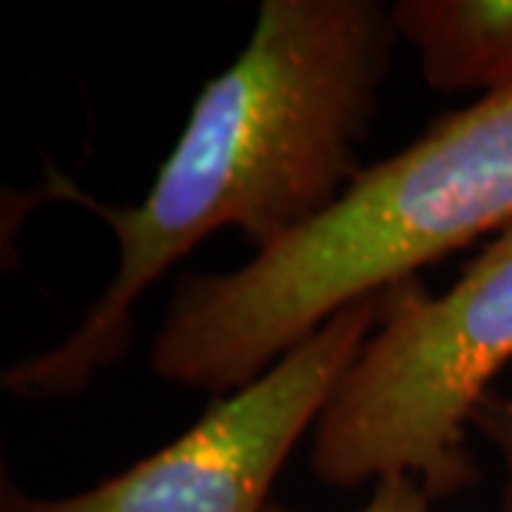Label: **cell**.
<instances>
[{
    "mask_svg": "<svg viewBox=\"0 0 512 512\" xmlns=\"http://www.w3.org/2000/svg\"><path fill=\"white\" fill-rule=\"evenodd\" d=\"M384 293L330 316L254 382L211 404L191 430L126 473L69 498L3 487L0 512H265L299 439L373 333Z\"/></svg>",
    "mask_w": 512,
    "mask_h": 512,
    "instance_id": "cell-4",
    "label": "cell"
},
{
    "mask_svg": "<svg viewBox=\"0 0 512 512\" xmlns=\"http://www.w3.org/2000/svg\"><path fill=\"white\" fill-rule=\"evenodd\" d=\"M478 433L493 444L504 461V493L498 512H512V393H487L478 404L473 421Z\"/></svg>",
    "mask_w": 512,
    "mask_h": 512,
    "instance_id": "cell-6",
    "label": "cell"
},
{
    "mask_svg": "<svg viewBox=\"0 0 512 512\" xmlns=\"http://www.w3.org/2000/svg\"><path fill=\"white\" fill-rule=\"evenodd\" d=\"M379 0H265L237 60L202 86L146 200L94 205L117 271L52 350L3 370L20 399H66L131 345L134 305L220 228L271 251L325 217L359 180L362 146L396 46Z\"/></svg>",
    "mask_w": 512,
    "mask_h": 512,
    "instance_id": "cell-1",
    "label": "cell"
},
{
    "mask_svg": "<svg viewBox=\"0 0 512 512\" xmlns=\"http://www.w3.org/2000/svg\"><path fill=\"white\" fill-rule=\"evenodd\" d=\"M512 225V94L450 111L370 165L325 217L228 274L177 285L151 367L217 399L251 384L330 316Z\"/></svg>",
    "mask_w": 512,
    "mask_h": 512,
    "instance_id": "cell-2",
    "label": "cell"
},
{
    "mask_svg": "<svg viewBox=\"0 0 512 512\" xmlns=\"http://www.w3.org/2000/svg\"><path fill=\"white\" fill-rule=\"evenodd\" d=\"M430 495L413 476H384L362 510L356 512H430ZM265 512H291L268 504Z\"/></svg>",
    "mask_w": 512,
    "mask_h": 512,
    "instance_id": "cell-7",
    "label": "cell"
},
{
    "mask_svg": "<svg viewBox=\"0 0 512 512\" xmlns=\"http://www.w3.org/2000/svg\"><path fill=\"white\" fill-rule=\"evenodd\" d=\"M376 325L316 421L313 473L339 490L384 476L430 498L470 490L467 424L512 362V225L441 296L416 279L384 291Z\"/></svg>",
    "mask_w": 512,
    "mask_h": 512,
    "instance_id": "cell-3",
    "label": "cell"
},
{
    "mask_svg": "<svg viewBox=\"0 0 512 512\" xmlns=\"http://www.w3.org/2000/svg\"><path fill=\"white\" fill-rule=\"evenodd\" d=\"M390 18L430 89L512 94V0H399Z\"/></svg>",
    "mask_w": 512,
    "mask_h": 512,
    "instance_id": "cell-5",
    "label": "cell"
}]
</instances>
